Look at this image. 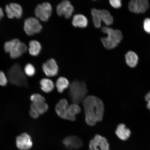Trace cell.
<instances>
[{
    "label": "cell",
    "mask_w": 150,
    "mask_h": 150,
    "mask_svg": "<svg viewBox=\"0 0 150 150\" xmlns=\"http://www.w3.org/2000/svg\"><path fill=\"white\" fill-rule=\"evenodd\" d=\"M86 123L90 126L95 125L102 120L104 106L103 101L94 96H88L83 102Z\"/></svg>",
    "instance_id": "1"
},
{
    "label": "cell",
    "mask_w": 150,
    "mask_h": 150,
    "mask_svg": "<svg viewBox=\"0 0 150 150\" xmlns=\"http://www.w3.org/2000/svg\"><path fill=\"white\" fill-rule=\"evenodd\" d=\"M101 31L106 35V37L101 38L100 40L103 46L107 50L114 49L122 40V33L119 29L105 26L101 28Z\"/></svg>",
    "instance_id": "2"
},
{
    "label": "cell",
    "mask_w": 150,
    "mask_h": 150,
    "mask_svg": "<svg viewBox=\"0 0 150 150\" xmlns=\"http://www.w3.org/2000/svg\"><path fill=\"white\" fill-rule=\"evenodd\" d=\"M69 87V95L73 103L78 104L83 102L87 93L86 83L83 81H74Z\"/></svg>",
    "instance_id": "3"
},
{
    "label": "cell",
    "mask_w": 150,
    "mask_h": 150,
    "mask_svg": "<svg viewBox=\"0 0 150 150\" xmlns=\"http://www.w3.org/2000/svg\"><path fill=\"white\" fill-rule=\"evenodd\" d=\"M8 78L9 81L15 85L19 87L28 86V80L25 74L18 64H16L9 69Z\"/></svg>",
    "instance_id": "4"
},
{
    "label": "cell",
    "mask_w": 150,
    "mask_h": 150,
    "mask_svg": "<svg viewBox=\"0 0 150 150\" xmlns=\"http://www.w3.org/2000/svg\"><path fill=\"white\" fill-rule=\"evenodd\" d=\"M4 48L5 52L9 53L10 57L13 59L19 57L25 53L28 49L26 45L21 42L18 39H14L6 42Z\"/></svg>",
    "instance_id": "5"
},
{
    "label": "cell",
    "mask_w": 150,
    "mask_h": 150,
    "mask_svg": "<svg viewBox=\"0 0 150 150\" xmlns=\"http://www.w3.org/2000/svg\"><path fill=\"white\" fill-rule=\"evenodd\" d=\"M42 25L37 18H29L24 21V30L25 33L29 36L40 33L42 31Z\"/></svg>",
    "instance_id": "6"
},
{
    "label": "cell",
    "mask_w": 150,
    "mask_h": 150,
    "mask_svg": "<svg viewBox=\"0 0 150 150\" xmlns=\"http://www.w3.org/2000/svg\"><path fill=\"white\" fill-rule=\"evenodd\" d=\"M52 12V5L50 3L45 2L37 6L35 11V16L43 22L49 19Z\"/></svg>",
    "instance_id": "7"
},
{
    "label": "cell",
    "mask_w": 150,
    "mask_h": 150,
    "mask_svg": "<svg viewBox=\"0 0 150 150\" xmlns=\"http://www.w3.org/2000/svg\"><path fill=\"white\" fill-rule=\"evenodd\" d=\"M74 7L70 1L65 0L61 2L56 7V12L59 16H64L66 19L72 17Z\"/></svg>",
    "instance_id": "8"
},
{
    "label": "cell",
    "mask_w": 150,
    "mask_h": 150,
    "mask_svg": "<svg viewBox=\"0 0 150 150\" xmlns=\"http://www.w3.org/2000/svg\"><path fill=\"white\" fill-rule=\"evenodd\" d=\"M89 150H110V145L106 139L100 135H96L90 141Z\"/></svg>",
    "instance_id": "9"
},
{
    "label": "cell",
    "mask_w": 150,
    "mask_h": 150,
    "mask_svg": "<svg viewBox=\"0 0 150 150\" xmlns=\"http://www.w3.org/2000/svg\"><path fill=\"white\" fill-rule=\"evenodd\" d=\"M149 7L147 0H132L128 4L129 10L136 14L145 13Z\"/></svg>",
    "instance_id": "10"
},
{
    "label": "cell",
    "mask_w": 150,
    "mask_h": 150,
    "mask_svg": "<svg viewBox=\"0 0 150 150\" xmlns=\"http://www.w3.org/2000/svg\"><path fill=\"white\" fill-rule=\"evenodd\" d=\"M16 144V147L21 150H29L33 146L31 137L27 133H22L17 137Z\"/></svg>",
    "instance_id": "11"
},
{
    "label": "cell",
    "mask_w": 150,
    "mask_h": 150,
    "mask_svg": "<svg viewBox=\"0 0 150 150\" xmlns=\"http://www.w3.org/2000/svg\"><path fill=\"white\" fill-rule=\"evenodd\" d=\"M42 68L43 72L47 76H55L59 73V66L55 60L52 58L43 64Z\"/></svg>",
    "instance_id": "12"
},
{
    "label": "cell",
    "mask_w": 150,
    "mask_h": 150,
    "mask_svg": "<svg viewBox=\"0 0 150 150\" xmlns=\"http://www.w3.org/2000/svg\"><path fill=\"white\" fill-rule=\"evenodd\" d=\"M5 11L7 17L12 19L14 18H20L23 14V9L21 6L16 3H11L6 6Z\"/></svg>",
    "instance_id": "13"
},
{
    "label": "cell",
    "mask_w": 150,
    "mask_h": 150,
    "mask_svg": "<svg viewBox=\"0 0 150 150\" xmlns=\"http://www.w3.org/2000/svg\"><path fill=\"white\" fill-rule=\"evenodd\" d=\"M71 23L75 28L83 29L88 26L89 21L85 15L80 13L76 14L73 16Z\"/></svg>",
    "instance_id": "14"
},
{
    "label": "cell",
    "mask_w": 150,
    "mask_h": 150,
    "mask_svg": "<svg viewBox=\"0 0 150 150\" xmlns=\"http://www.w3.org/2000/svg\"><path fill=\"white\" fill-rule=\"evenodd\" d=\"M63 143L66 147L70 150L79 149L83 145L81 139L76 136L67 137L64 139Z\"/></svg>",
    "instance_id": "15"
},
{
    "label": "cell",
    "mask_w": 150,
    "mask_h": 150,
    "mask_svg": "<svg viewBox=\"0 0 150 150\" xmlns=\"http://www.w3.org/2000/svg\"><path fill=\"white\" fill-rule=\"evenodd\" d=\"M69 105L68 101L65 99H61L56 104L55 111L59 117L67 120V108Z\"/></svg>",
    "instance_id": "16"
},
{
    "label": "cell",
    "mask_w": 150,
    "mask_h": 150,
    "mask_svg": "<svg viewBox=\"0 0 150 150\" xmlns=\"http://www.w3.org/2000/svg\"><path fill=\"white\" fill-rule=\"evenodd\" d=\"M115 134L120 139L125 140L128 139L131 134V131L124 124H120L118 125L115 131Z\"/></svg>",
    "instance_id": "17"
},
{
    "label": "cell",
    "mask_w": 150,
    "mask_h": 150,
    "mask_svg": "<svg viewBox=\"0 0 150 150\" xmlns=\"http://www.w3.org/2000/svg\"><path fill=\"white\" fill-rule=\"evenodd\" d=\"M81 109L78 104L73 103L69 105L67 108V119L68 120L74 121L76 119V116L79 114Z\"/></svg>",
    "instance_id": "18"
},
{
    "label": "cell",
    "mask_w": 150,
    "mask_h": 150,
    "mask_svg": "<svg viewBox=\"0 0 150 150\" xmlns=\"http://www.w3.org/2000/svg\"><path fill=\"white\" fill-rule=\"evenodd\" d=\"M92 22L94 27L97 29L102 27V21L101 20L100 9L95 8H92L91 11Z\"/></svg>",
    "instance_id": "19"
},
{
    "label": "cell",
    "mask_w": 150,
    "mask_h": 150,
    "mask_svg": "<svg viewBox=\"0 0 150 150\" xmlns=\"http://www.w3.org/2000/svg\"><path fill=\"white\" fill-rule=\"evenodd\" d=\"M100 15L101 20L106 26L110 27L113 24V16L108 9H100Z\"/></svg>",
    "instance_id": "20"
},
{
    "label": "cell",
    "mask_w": 150,
    "mask_h": 150,
    "mask_svg": "<svg viewBox=\"0 0 150 150\" xmlns=\"http://www.w3.org/2000/svg\"><path fill=\"white\" fill-rule=\"evenodd\" d=\"M125 62L129 67L134 68L136 66L138 62V57L135 52L129 51L125 54Z\"/></svg>",
    "instance_id": "21"
},
{
    "label": "cell",
    "mask_w": 150,
    "mask_h": 150,
    "mask_svg": "<svg viewBox=\"0 0 150 150\" xmlns=\"http://www.w3.org/2000/svg\"><path fill=\"white\" fill-rule=\"evenodd\" d=\"M41 89L44 93L51 92L54 88L55 85L53 81L48 78H43L40 82Z\"/></svg>",
    "instance_id": "22"
},
{
    "label": "cell",
    "mask_w": 150,
    "mask_h": 150,
    "mask_svg": "<svg viewBox=\"0 0 150 150\" xmlns=\"http://www.w3.org/2000/svg\"><path fill=\"white\" fill-rule=\"evenodd\" d=\"M42 48V45L38 41L33 40L29 42L28 50L30 55L34 56L38 55L40 54Z\"/></svg>",
    "instance_id": "23"
},
{
    "label": "cell",
    "mask_w": 150,
    "mask_h": 150,
    "mask_svg": "<svg viewBox=\"0 0 150 150\" xmlns=\"http://www.w3.org/2000/svg\"><path fill=\"white\" fill-rule=\"evenodd\" d=\"M48 109V105L45 102L32 103L30 106V110H34L40 115L47 111Z\"/></svg>",
    "instance_id": "24"
},
{
    "label": "cell",
    "mask_w": 150,
    "mask_h": 150,
    "mask_svg": "<svg viewBox=\"0 0 150 150\" xmlns=\"http://www.w3.org/2000/svg\"><path fill=\"white\" fill-rule=\"evenodd\" d=\"M69 81L64 77L61 76L56 80V86L59 93H62L70 86Z\"/></svg>",
    "instance_id": "25"
},
{
    "label": "cell",
    "mask_w": 150,
    "mask_h": 150,
    "mask_svg": "<svg viewBox=\"0 0 150 150\" xmlns=\"http://www.w3.org/2000/svg\"><path fill=\"white\" fill-rule=\"evenodd\" d=\"M24 71L25 75L29 77L33 76L35 73V69L34 67L30 63L27 64L25 65Z\"/></svg>",
    "instance_id": "26"
},
{
    "label": "cell",
    "mask_w": 150,
    "mask_h": 150,
    "mask_svg": "<svg viewBox=\"0 0 150 150\" xmlns=\"http://www.w3.org/2000/svg\"><path fill=\"white\" fill-rule=\"evenodd\" d=\"M30 99L33 103L45 102V97L39 93L33 94L31 96Z\"/></svg>",
    "instance_id": "27"
},
{
    "label": "cell",
    "mask_w": 150,
    "mask_h": 150,
    "mask_svg": "<svg viewBox=\"0 0 150 150\" xmlns=\"http://www.w3.org/2000/svg\"><path fill=\"white\" fill-rule=\"evenodd\" d=\"M109 3L112 8L115 9L120 8L122 6L121 0H110Z\"/></svg>",
    "instance_id": "28"
},
{
    "label": "cell",
    "mask_w": 150,
    "mask_h": 150,
    "mask_svg": "<svg viewBox=\"0 0 150 150\" xmlns=\"http://www.w3.org/2000/svg\"><path fill=\"white\" fill-rule=\"evenodd\" d=\"M8 79L4 73L2 71H0V86H5L8 83Z\"/></svg>",
    "instance_id": "29"
},
{
    "label": "cell",
    "mask_w": 150,
    "mask_h": 150,
    "mask_svg": "<svg viewBox=\"0 0 150 150\" xmlns=\"http://www.w3.org/2000/svg\"><path fill=\"white\" fill-rule=\"evenodd\" d=\"M144 28L146 33H150V18H147L144 20Z\"/></svg>",
    "instance_id": "30"
},
{
    "label": "cell",
    "mask_w": 150,
    "mask_h": 150,
    "mask_svg": "<svg viewBox=\"0 0 150 150\" xmlns=\"http://www.w3.org/2000/svg\"><path fill=\"white\" fill-rule=\"evenodd\" d=\"M29 114L30 116L32 117L33 118V119H37L40 115V114L38 113L37 112L34 111V110H30Z\"/></svg>",
    "instance_id": "31"
},
{
    "label": "cell",
    "mask_w": 150,
    "mask_h": 150,
    "mask_svg": "<svg viewBox=\"0 0 150 150\" xmlns=\"http://www.w3.org/2000/svg\"><path fill=\"white\" fill-rule=\"evenodd\" d=\"M145 99L147 102V108L150 110V91L146 95Z\"/></svg>",
    "instance_id": "32"
},
{
    "label": "cell",
    "mask_w": 150,
    "mask_h": 150,
    "mask_svg": "<svg viewBox=\"0 0 150 150\" xmlns=\"http://www.w3.org/2000/svg\"><path fill=\"white\" fill-rule=\"evenodd\" d=\"M4 16V13L3 9L0 7V20Z\"/></svg>",
    "instance_id": "33"
}]
</instances>
